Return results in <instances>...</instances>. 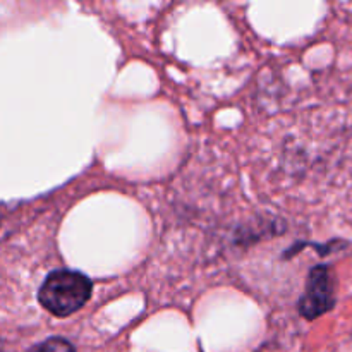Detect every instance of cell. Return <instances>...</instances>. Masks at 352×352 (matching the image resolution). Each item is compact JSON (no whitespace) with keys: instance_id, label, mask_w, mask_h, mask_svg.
<instances>
[{"instance_id":"cell-1","label":"cell","mask_w":352,"mask_h":352,"mask_svg":"<svg viewBox=\"0 0 352 352\" xmlns=\"http://www.w3.org/2000/svg\"><path fill=\"white\" fill-rule=\"evenodd\" d=\"M93 282L81 272L55 270L41 284L38 301L50 315L65 318L74 315L89 301Z\"/></svg>"},{"instance_id":"cell-2","label":"cell","mask_w":352,"mask_h":352,"mask_svg":"<svg viewBox=\"0 0 352 352\" xmlns=\"http://www.w3.org/2000/svg\"><path fill=\"white\" fill-rule=\"evenodd\" d=\"M336 302V285L329 267L318 265L313 268L306 280L305 294L299 301V313L305 318L315 320L333 308Z\"/></svg>"},{"instance_id":"cell-3","label":"cell","mask_w":352,"mask_h":352,"mask_svg":"<svg viewBox=\"0 0 352 352\" xmlns=\"http://www.w3.org/2000/svg\"><path fill=\"white\" fill-rule=\"evenodd\" d=\"M30 352H76V349L64 337H50V339L43 340L36 347H33Z\"/></svg>"}]
</instances>
